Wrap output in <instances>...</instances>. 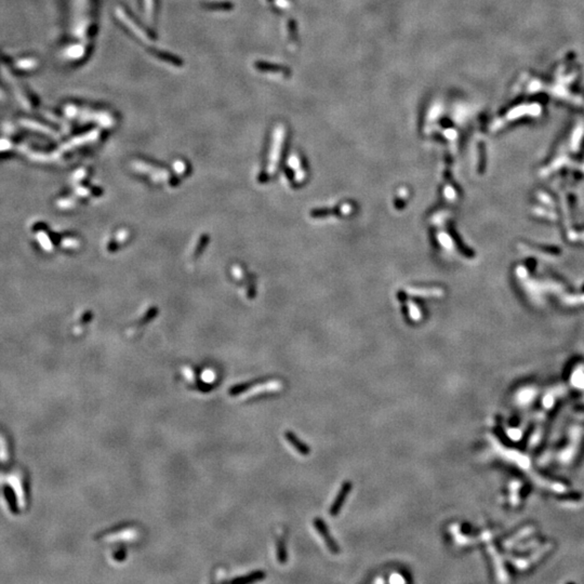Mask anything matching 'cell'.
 Wrapping results in <instances>:
<instances>
[{
    "label": "cell",
    "mask_w": 584,
    "mask_h": 584,
    "mask_svg": "<svg viewBox=\"0 0 584 584\" xmlns=\"http://www.w3.org/2000/svg\"><path fill=\"white\" fill-rule=\"evenodd\" d=\"M314 526L316 529H317V531L321 535V538L324 539L325 543H326L328 549H329V551L331 553H333V554H338V553L340 552L339 545L337 544L336 541H334V539L331 538L329 530H328V528H327L325 522L322 521L320 518H316V519H314Z\"/></svg>",
    "instance_id": "7a4b0ae2"
},
{
    "label": "cell",
    "mask_w": 584,
    "mask_h": 584,
    "mask_svg": "<svg viewBox=\"0 0 584 584\" xmlns=\"http://www.w3.org/2000/svg\"><path fill=\"white\" fill-rule=\"evenodd\" d=\"M126 556H127V553L125 551H118L116 554L114 555V559L117 562H120V561H124Z\"/></svg>",
    "instance_id": "9c48e42d"
},
{
    "label": "cell",
    "mask_w": 584,
    "mask_h": 584,
    "mask_svg": "<svg viewBox=\"0 0 584 584\" xmlns=\"http://www.w3.org/2000/svg\"><path fill=\"white\" fill-rule=\"evenodd\" d=\"M352 491V483L350 482H346L344 483L342 486H341V489L339 491V494L336 498V500L332 503L331 509H330V515L331 516H337L339 514V512L341 511V509L343 508V504L346 500V497L349 496L350 492Z\"/></svg>",
    "instance_id": "3957f363"
},
{
    "label": "cell",
    "mask_w": 584,
    "mask_h": 584,
    "mask_svg": "<svg viewBox=\"0 0 584 584\" xmlns=\"http://www.w3.org/2000/svg\"><path fill=\"white\" fill-rule=\"evenodd\" d=\"M276 555H277V561L279 564H285L287 562V551H286V546H285V542L283 539H278L277 541V544H276Z\"/></svg>",
    "instance_id": "8992f818"
},
{
    "label": "cell",
    "mask_w": 584,
    "mask_h": 584,
    "mask_svg": "<svg viewBox=\"0 0 584 584\" xmlns=\"http://www.w3.org/2000/svg\"><path fill=\"white\" fill-rule=\"evenodd\" d=\"M153 9H154V0H145V12L147 19L150 20L153 16Z\"/></svg>",
    "instance_id": "52a82bcc"
},
{
    "label": "cell",
    "mask_w": 584,
    "mask_h": 584,
    "mask_svg": "<svg viewBox=\"0 0 584 584\" xmlns=\"http://www.w3.org/2000/svg\"><path fill=\"white\" fill-rule=\"evenodd\" d=\"M285 438H286V440H287L292 446V448L295 449L296 451L301 453L302 455H307L309 452H311V450H309V447L306 445V443H304L300 439V438L297 437L294 433H292V432H290V431L286 432Z\"/></svg>",
    "instance_id": "277c9868"
},
{
    "label": "cell",
    "mask_w": 584,
    "mask_h": 584,
    "mask_svg": "<svg viewBox=\"0 0 584 584\" xmlns=\"http://www.w3.org/2000/svg\"><path fill=\"white\" fill-rule=\"evenodd\" d=\"M136 528L128 525L115 526L111 529L99 533L97 539L100 540H120V539H128L131 540L136 538Z\"/></svg>",
    "instance_id": "6da1fadb"
},
{
    "label": "cell",
    "mask_w": 584,
    "mask_h": 584,
    "mask_svg": "<svg viewBox=\"0 0 584 584\" xmlns=\"http://www.w3.org/2000/svg\"><path fill=\"white\" fill-rule=\"evenodd\" d=\"M264 577H265V573H263V571L255 570V571H252V573L248 574V575H245V576L239 577V578H236V579H233L230 582H232V583H238V584H249V583H253V582H257V581L262 580Z\"/></svg>",
    "instance_id": "5b68a950"
},
{
    "label": "cell",
    "mask_w": 584,
    "mask_h": 584,
    "mask_svg": "<svg viewBox=\"0 0 584 584\" xmlns=\"http://www.w3.org/2000/svg\"><path fill=\"white\" fill-rule=\"evenodd\" d=\"M276 5L282 9H288L291 7V1L290 0H275Z\"/></svg>",
    "instance_id": "ba28073f"
}]
</instances>
